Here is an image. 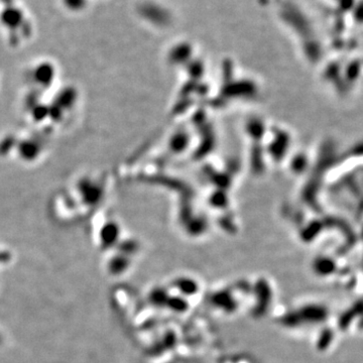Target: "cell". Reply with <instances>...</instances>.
Listing matches in <instances>:
<instances>
[]
</instances>
